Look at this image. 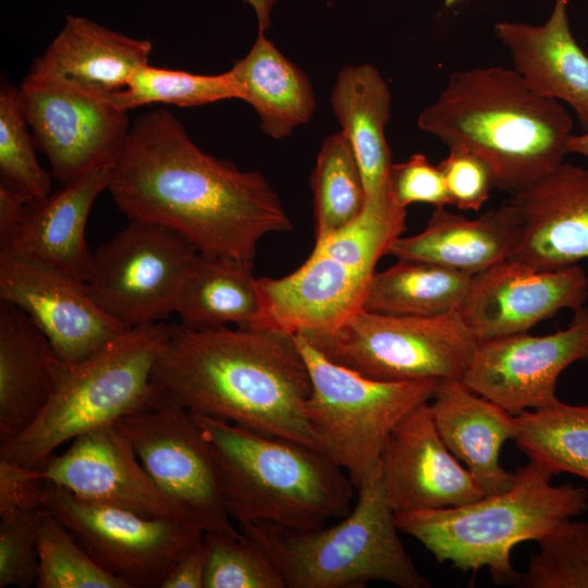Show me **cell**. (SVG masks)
Instances as JSON below:
<instances>
[{
    "label": "cell",
    "instance_id": "1",
    "mask_svg": "<svg viewBox=\"0 0 588 588\" xmlns=\"http://www.w3.org/2000/svg\"><path fill=\"white\" fill-rule=\"evenodd\" d=\"M107 189L128 220L169 228L206 255L253 264L261 238L293 228L260 172L205 152L164 109L134 121Z\"/></svg>",
    "mask_w": 588,
    "mask_h": 588
},
{
    "label": "cell",
    "instance_id": "2",
    "mask_svg": "<svg viewBox=\"0 0 588 588\" xmlns=\"http://www.w3.org/2000/svg\"><path fill=\"white\" fill-rule=\"evenodd\" d=\"M151 380L163 401L191 413L317 449L304 415L310 376L293 335L174 323Z\"/></svg>",
    "mask_w": 588,
    "mask_h": 588
},
{
    "label": "cell",
    "instance_id": "3",
    "mask_svg": "<svg viewBox=\"0 0 588 588\" xmlns=\"http://www.w3.org/2000/svg\"><path fill=\"white\" fill-rule=\"evenodd\" d=\"M417 125L449 148L482 157L494 187L513 196L564 162L573 120L560 101L535 93L515 70L489 66L451 73Z\"/></svg>",
    "mask_w": 588,
    "mask_h": 588
},
{
    "label": "cell",
    "instance_id": "4",
    "mask_svg": "<svg viewBox=\"0 0 588 588\" xmlns=\"http://www.w3.org/2000/svg\"><path fill=\"white\" fill-rule=\"evenodd\" d=\"M232 520L313 530L351 512L347 474L310 445L192 413Z\"/></svg>",
    "mask_w": 588,
    "mask_h": 588
},
{
    "label": "cell",
    "instance_id": "5",
    "mask_svg": "<svg viewBox=\"0 0 588 588\" xmlns=\"http://www.w3.org/2000/svg\"><path fill=\"white\" fill-rule=\"evenodd\" d=\"M553 475L528 458L505 491L460 506L395 514L396 525L439 563L461 571L487 567L494 584L516 586L520 573L511 562L513 548L524 541L539 542L588 509L584 487L554 486Z\"/></svg>",
    "mask_w": 588,
    "mask_h": 588
},
{
    "label": "cell",
    "instance_id": "6",
    "mask_svg": "<svg viewBox=\"0 0 588 588\" xmlns=\"http://www.w3.org/2000/svg\"><path fill=\"white\" fill-rule=\"evenodd\" d=\"M170 331L166 322L126 329L78 362L62 360L48 403L0 445V460L35 466L79 434L161 404L151 376Z\"/></svg>",
    "mask_w": 588,
    "mask_h": 588
},
{
    "label": "cell",
    "instance_id": "7",
    "mask_svg": "<svg viewBox=\"0 0 588 588\" xmlns=\"http://www.w3.org/2000/svg\"><path fill=\"white\" fill-rule=\"evenodd\" d=\"M342 520L313 530L258 522L240 530L274 560L286 588H364L380 580L400 588H430L399 537L380 470L358 491Z\"/></svg>",
    "mask_w": 588,
    "mask_h": 588
},
{
    "label": "cell",
    "instance_id": "8",
    "mask_svg": "<svg viewBox=\"0 0 588 588\" xmlns=\"http://www.w3.org/2000/svg\"><path fill=\"white\" fill-rule=\"evenodd\" d=\"M311 381L304 415L316 445L358 491L380 470L394 427L428 403L440 380L379 381L329 360L302 334L293 335Z\"/></svg>",
    "mask_w": 588,
    "mask_h": 588
},
{
    "label": "cell",
    "instance_id": "9",
    "mask_svg": "<svg viewBox=\"0 0 588 588\" xmlns=\"http://www.w3.org/2000/svg\"><path fill=\"white\" fill-rule=\"evenodd\" d=\"M302 335L329 360L391 382L463 380L478 346L458 311L392 316L360 309L332 331Z\"/></svg>",
    "mask_w": 588,
    "mask_h": 588
},
{
    "label": "cell",
    "instance_id": "10",
    "mask_svg": "<svg viewBox=\"0 0 588 588\" xmlns=\"http://www.w3.org/2000/svg\"><path fill=\"white\" fill-rule=\"evenodd\" d=\"M198 253L169 228L130 220L93 253L86 283L96 304L124 329L164 322Z\"/></svg>",
    "mask_w": 588,
    "mask_h": 588
},
{
    "label": "cell",
    "instance_id": "11",
    "mask_svg": "<svg viewBox=\"0 0 588 588\" xmlns=\"http://www.w3.org/2000/svg\"><path fill=\"white\" fill-rule=\"evenodd\" d=\"M42 507L99 565L130 588H161L177 562L204 535L199 527L186 522L148 518L78 499L47 480Z\"/></svg>",
    "mask_w": 588,
    "mask_h": 588
},
{
    "label": "cell",
    "instance_id": "12",
    "mask_svg": "<svg viewBox=\"0 0 588 588\" xmlns=\"http://www.w3.org/2000/svg\"><path fill=\"white\" fill-rule=\"evenodd\" d=\"M19 88L36 147L60 184L117 161L132 125L110 94L28 74Z\"/></svg>",
    "mask_w": 588,
    "mask_h": 588
},
{
    "label": "cell",
    "instance_id": "13",
    "mask_svg": "<svg viewBox=\"0 0 588 588\" xmlns=\"http://www.w3.org/2000/svg\"><path fill=\"white\" fill-rule=\"evenodd\" d=\"M149 476L204 532L240 537L224 507L208 448L189 411L162 401L115 422Z\"/></svg>",
    "mask_w": 588,
    "mask_h": 588
},
{
    "label": "cell",
    "instance_id": "14",
    "mask_svg": "<svg viewBox=\"0 0 588 588\" xmlns=\"http://www.w3.org/2000/svg\"><path fill=\"white\" fill-rule=\"evenodd\" d=\"M588 360V308L575 310L566 329L546 335L514 334L478 343L463 381L512 415L559 401L560 375Z\"/></svg>",
    "mask_w": 588,
    "mask_h": 588
},
{
    "label": "cell",
    "instance_id": "15",
    "mask_svg": "<svg viewBox=\"0 0 588 588\" xmlns=\"http://www.w3.org/2000/svg\"><path fill=\"white\" fill-rule=\"evenodd\" d=\"M0 299L23 310L68 363L126 330L96 304L85 281L8 248H0Z\"/></svg>",
    "mask_w": 588,
    "mask_h": 588
},
{
    "label": "cell",
    "instance_id": "16",
    "mask_svg": "<svg viewBox=\"0 0 588 588\" xmlns=\"http://www.w3.org/2000/svg\"><path fill=\"white\" fill-rule=\"evenodd\" d=\"M35 467L42 479L65 488L78 499L148 518L193 524L156 485L131 439L115 422L79 434L64 453H52Z\"/></svg>",
    "mask_w": 588,
    "mask_h": 588
},
{
    "label": "cell",
    "instance_id": "17",
    "mask_svg": "<svg viewBox=\"0 0 588 588\" xmlns=\"http://www.w3.org/2000/svg\"><path fill=\"white\" fill-rule=\"evenodd\" d=\"M588 278L576 265L536 269L503 260L473 275L458 314L478 343L528 333L562 309L584 307Z\"/></svg>",
    "mask_w": 588,
    "mask_h": 588
},
{
    "label": "cell",
    "instance_id": "18",
    "mask_svg": "<svg viewBox=\"0 0 588 588\" xmlns=\"http://www.w3.org/2000/svg\"><path fill=\"white\" fill-rule=\"evenodd\" d=\"M380 476L395 514L454 507L483 497L471 474L442 441L429 402L414 408L391 431Z\"/></svg>",
    "mask_w": 588,
    "mask_h": 588
},
{
    "label": "cell",
    "instance_id": "19",
    "mask_svg": "<svg viewBox=\"0 0 588 588\" xmlns=\"http://www.w3.org/2000/svg\"><path fill=\"white\" fill-rule=\"evenodd\" d=\"M371 277L311 254L293 273L257 278L259 311L252 329L289 335L332 331L363 309Z\"/></svg>",
    "mask_w": 588,
    "mask_h": 588
},
{
    "label": "cell",
    "instance_id": "20",
    "mask_svg": "<svg viewBox=\"0 0 588 588\" xmlns=\"http://www.w3.org/2000/svg\"><path fill=\"white\" fill-rule=\"evenodd\" d=\"M511 200L522 233L510 259L548 270L588 258V169L563 162Z\"/></svg>",
    "mask_w": 588,
    "mask_h": 588
},
{
    "label": "cell",
    "instance_id": "21",
    "mask_svg": "<svg viewBox=\"0 0 588 588\" xmlns=\"http://www.w3.org/2000/svg\"><path fill=\"white\" fill-rule=\"evenodd\" d=\"M569 1L554 0L543 24L502 21L493 33L526 84L542 97L566 102L588 132V56L572 35Z\"/></svg>",
    "mask_w": 588,
    "mask_h": 588
},
{
    "label": "cell",
    "instance_id": "22",
    "mask_svg": "<svg viewBox=\"0 0 588 588\" xmlns=\"http://www.w3.org/2000/svg\"><path fill=\"white\" fill-rule=\"evenodd\" d=\"M113 166L95 168L53 194L32 200L0 248L30 256L86 282L93 265L85 238L86 222L94 201L108 188Z\"/></svg>",
    "mask_w": 588,
    "mask_h": 588
},
{
    "label": "cell",
    "instance_id": "23",
    "mask_svg": "<svg viewBox=\"0 0 588 588\" xmlns=\"http://www.w3.org/2000/svg\"><path fill=\"white\" fill-rule=\"evenodd\" d=\"M436 428L450 452L468 469L483 495L509 489L515 471L500 464V452L515 434V417L477 394L463 380H440L429 402Z\"/></svg>",
    "mask_w": 588,
    "mask_h": 588
},
{
    "label": "cell",
    "instance_id": "24",
    "mask_svg": "<svg viewBox=\"0 0 588 588\" xmlns=\"http://www.w3.org/2000/svg\"><path fill=\"white\" fill-rule=\"evenodd\" d=\"M520 233L519 211L512 200L475 219L437 207L421 232L399 237L389 254L475 275L510 259Z\"/></svg>",
    "mask_w": 588,
    "mask_h": 588
},
{
    "label": "cell",
    "instance_id": "25",
    "mask_svg": "<svg viewBox=\"0 0 588 588\" xmlns=\"http://www.w3.org/2000/svg\"><path fill=\"white\" fill-rule=\"evenodd\" d=\"M151 51L148 39L132 38L87 17L68 15L27 74L112 94L125 88L133 74L149 64Z\"/></svg>",
    "mask_w": 588,
    "mask_h": 588
},
{
    "label": "cell",
    "instance_id": "26",
    "mask_svg": "<svg viewBox=\"0 0 588 588\" xmlns=\"http://www.w3.org/2000/svg\"><path fill=\"white\" fill-rule=\"evenodd\" d=\"M61 362L34 321L0 299V445L23 432L41 413Z\"/></svg>",
    "mask_w": 588,
    "mask_h": 588
},
{
    "label": "cell",
    "instance_id": "27",
    "mask_svg": "<svg viewBox=\"0 0 588 588\" xmlns=\"http://www.w3.org/2000/svg\"><path fill=\"white\" fill-rule=\"evenodd\" d=\"M229 71L266 135L287 137L311 119L316 99L308 76L266 37V32L258 30L248 53Z\"/></svg>",
    "mask_w": 588,
    "mask_h": 588
},
{
    "label": "cell",
    "instance_id": "28",
    "mask_svg": "<svg viewBox=\"0 0 588 588\" xmlns=\"http://www.w3.org/2000/svg\"><path fill=\"white\" fill-rule=\"evenodd\" d=\"M253 264L198 253L177 294L180 324L209 330L234 324L252 329L259 311Z\"/></svg>",
    "mask_w": 588,
    "mask_h": 588
},
{
    "label": "cell",
    "instance_id": "29",
    "mask_svg": "<svg viewBox=\"0 0 588 588\" xmlns=\"http://www.w3.org/2000/svg\"><path fill=\"white\" fill-rule=\"evenodd\" d=\"M330 99L355 151L368 195L384 181L392 164L384 134L391 91L376 66L350 64L339 71Z\"/></svg>",
    "mask_w": 588,
    "mask_h": 588
},
{
    "label": "cell",
    "instance_id": "30",
    "mask_svg": "<svg viewBox=\"0 0 588 588\" xmlns=\"http://www.w3.org/2000/svg\"><path fill=\"white\" fill-rule=\"evenodd\" d=\"M473 275L437 264L397 259L371 277L363 309L392 316H438L458 311Z\"/></svg>",
    "mask_w": 588,
    "mask_h": 588
},
{
    "label": "cell",
    "instance_id": "31",
    "mask_svg": "<svg viewBox=\"0 0 588 588\" xmlns=\"http://www.w3.org/2000/svg\"><path fill=\"white\" fill-rule=\"evenodd\" d=\"M513 440L528 458L554 474L588 480V405L562 401L515 415Z\"/></svg>",
    "mask_w": 588,
    "mask_h": 588
},
{
    "label": "cell",
    "instance_id": "32",
    "mask_svg": "<svg viewBox=\"0 0 588 588\" xmlns=\"http://www.w3.org/2000/svg\"><path fill=\"white\" fill-rule=\"evenodd\" d=\"M406 230V208L393 197L387 177L367 195L362 211L346 225L316 241L311 254L330 257L372 277L379 259Z\"/></svg>",
    "mask_w": 588,
    "mask_h": 588
},
{
    "label": "cell",
    "instance_id": "33",
    "mask_svg": "<svg viewBox=\"0 0 588 588\" xmlns=\"http://www.w3.org/2000/svg\"><path fill=\"white\" fill-rule=\"evenodd\" d=\"M316 241L351 222L363 209L367 193L355 151L342 131L324 138L310 175Z\"/></svg>",
    "mask_w": 588,
    "mask_h": 588
},
{
    "label": "cell",
    "instance_id": "34",
    "mask_svg": "<svg viewBox=\"0 0 588 588\" xmlns=\"http://www.w3.org/2000/svg\"><path fill=\"white\" fill-rule=\"evenodd\" d=\"M110 98L118 108L130 111L154 103L196 107L226 99L242 100V90L230 71L204 75L146 64L133 74L125 88L110 94Z\"/></svg>",
    "mask_w": 588,
    "mask_h": 588
},
{
    "label": "cell",
    "instance_id": "35",
    "mask_svg": "<svg viewBox=\"0 0 588 588\" xmlns=\"http://www.w3.org/2000/svg\"><path fill=\"white\" fill-rule=\"evenodd\" d=\"M37 588H130L99 565L70 530L45 511L37 528Z\"/></svg>",
    "mask_w": 588,
    "mask_h": 588
},
{
    "label": "cell",
    "instance_id": "36",
    "mask_svg": "<svg viewBox=\"0 0 588 588\" xmlns=\"http://www.w3.org/2000/svg\"><path fill=\"white\" fill-rule=\"evenodd\" d=\"M20 88L9 81L0 84V175L2 184L41 199L51 192L52 175L36 157V144L28 131Z\"/></svg>",
    "mask_w": 588,
    "mask_h": 588
},
{
    "label": "cell",
    "instance_id": "37",
    "mask_svg": "<svg viewBox=\"0 0 588 588\" xmlns=\"http://www.w3.org/2000/svg\"><path fill=\"white\" fill-rule=\"evenodd\" d=\"M207 563L204 588H286L270 554L252 537L204 532Z\"/></svg>",
    "mask_w": 588,
    "mask_h": 588
},
{
    "label": "cell",
    "instance_id": "38",
    "mask_svg": "<svg viewBox=\"0 0 588 588\" xmlns=\"http://www.w3.org/2000/svg\"><path fill=\"white\" fill-rule=\"evenodd\" d=\"M516 586L588 588V522H564L539 542Z\"/></svg>",
    "mask_w": 588,
    "mask_h": 588
},
{
    "label": "cell",
    "instance_id": "39",
    "mask_svg": "<svg viewBox=\"0 0 588 588\" xmlns=\"http://www.w3.org/2000/svg\"><path fill=\"white\" fill-rule=\"evenodd\" d=\"M42 512L40 509L0 517V588L36 585V540Z\"/></svg>",
    "mask_w": 588,
    "mask_h": 588
},
{
    "label": "cell",
    "instance_id": "40",
    "mask_svg": "<svg viewBox=\"0 0 588 588\" xmlns=\"http://www.w3.org/2000/svg\"><path fill=\"white\" fill-rule=\"evenodd\" d=\"M451 205L462 210H479L494 187L491 166L479 155L465 148L452 147L438 164Z\"/></svg>",
    "mask_w": 588,
    "mask_h": 588
},
{
    "label": "cell",
    "instance_id": "41",
    "mask_svg": "<svg viewBox=\"0 0 588 588\" xmlns=\"http://www.w3.org/2000/svg\"><path fill=\"white\" fill-rule=\"evenodd\" d=\"M387 180L396 203L406 208L414 203L437 207L451 205L443 175L438 166L422 154H414L404 162L392 163Z\"/></svg>",
    "mask_w": 588,
    "mask_h": 588
},
{
    "label": "cell",
    "instance_id": "42",
    "mask_svg": "<svg viewBox=\"0 0 588 588\" xmlns=\"http://www.w3.org/2000/svg\"><path fill=\"white\" fill-rule=\"evenodd\" d=\"M44 482L35 466L0 460V517L44 509Z\"/></svg>",
    "mask_w": 588,
    "mask_h": 588
},
{
    "label": "cell",
    "instance_id": "43",
    "mask_svg": "<svg viewBox=\"0 0 588 588\" xmlns=\"http://www.w3.org/2000/svg\"><path fill=\"white\" fill-rule=\"evenodd\" d=\"M207 551L203 537L177 562L161 588H204Z\"/></svg>",
    "mask_w": 588,
    "mask_h": 588
},
{
    "label": "cell",
    "instance_id": "44",
    "mask_svg": "<svg viewBox=\"0 0 588 588\" xmlns=\"http://www.w3.org/2000/svg\"><path fill=\"white\" fill-rule=\"evenodd\" d=\"M32 200L26 194L0 183V246L9 241Z\"/></svg>",
    "mask_w": 588,
    "mask_h": 588
},
{
    "label": "cell",
    "instance_id": "45",
    "mask_svg": "<svg viewBox=\"0 0 588 588\" xmlns=\"http://www.w3.org/2000/svg\"><path fill=\"white\" fill-rule=\"evenodd\" d=\"M255 12L258 30L267 32L271 26V12L278 0H243Z\"/></svg>",
    "mask_w": 588,
    "mask_h": 588
},
{
    "label": "cell",
    "instance_id": "46",
    "mask_svg": "<svg viewBox=\"0 0 588 588\" xmlns=\"http://www.w3.org/2000/svg\"><path fill=\"white\" fill-rule=\"evenodd\" d=\"M568 154H578L588 158V132L572 134L567 143Z\"/></svg>",
    "mask_w": 588,
    "mask_h": 588
},
{
    "label": "cell",
    "instance_id": "47",
    "mask_svg": "<svg viewBox=\"0 0 588 588\" xmlns=\"http://www.w3.org/2000/svg\"><path fill=\"white\" fill-rule=\"evenodd\" d=\"M458 0H444V4L446 7H452L454 5Z\"/></svg>",
    "mask_w": 588,
    "mask_h": 588
}]
</instances>
